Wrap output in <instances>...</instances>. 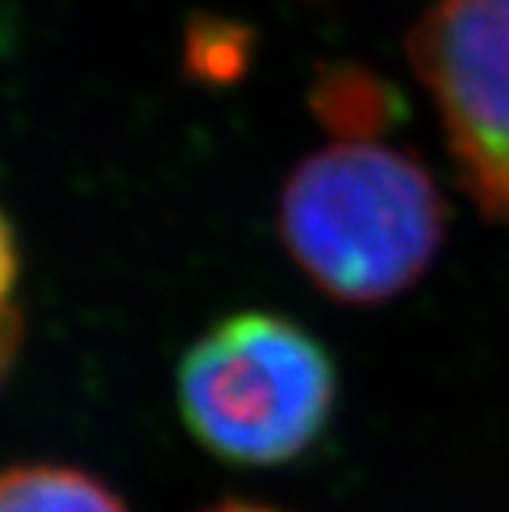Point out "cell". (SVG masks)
<instances>
[{
	"mask_svg": "<svg viewBox=\"0 0 509 512\" xmlns=\"http://www.w3.org/2000/svg\"><path fill=\"white\" fill-rule=\"evenodd\" d=\"M281 242L324 294L381 304L427 275L447 235V202L420 159L381 143H334L291 172Z\"/></svg>",
	"mask_w": 509,
	"mask_h": 512,
	"instance_id": "cell-1",
	"label": "cell"
},
{
	"mask_svg": "<svg viewBox=\"0 0 509 512\" xmlns=\"http://www.w3.org/2000/svg\"><path fill=\"white\" fill-rule=\"evenodd\" d=\"M328 351L278 314L215 324L179 367L182 420L205 450L238 466H275L308 450L334 410Z\"/></svg>",
	"mask_w": 509,
	"mask_h": 512,
	"instance_id": "cell-2",
	"label": "cell"
},
{
	"mask_svg": "<svg viewBox=\"0 0 509 512\" xmlns=\"http://www.w3.org/2000/svg\"><path fill=\"white\" fill-rule=\"evenodd\" d=\"M407 57L463 192L509 228V0H433L407 34Z\"/></svg>",
	"mask_w": 509,
	"mask_h": 512,
	"instance_id": "cell-3",
	"label": "cell"
},
{
	"mask_svg": "<svg viewBox=\"0 0 509 512\" xmlns=\"http://www.w3.org/2000/svg\"><path fill=\"white\" fill-rule=\"evenodd\" d=\"M311 106L341 143H374L377 133L400 113V100L391 86L357 67L321 73L318 86L311 90Z\"/></svg>",
	"mask_w": 509,
	"mask_h": 512,
	"instance_id": "cell-4",
	"label": "cell"
},
{
	"mask_svg": "<svg viewBox=\"0 0 509 512\" xmlns=\"http://www.w3.org/2000/svg\"><path fill=\"white\" fill-rule=\"evenodd\" d=\"M0 512H126L100 479L70 466H17L0 473Z\"/></svg>",
	"mask_w": 509,
	"mask_h": 512,
	"instance_id": "cell-5",
	"label": "cell"
},
{
	"mask_svg": "<svg viewBox=\"0 0 509 512\" xmlns=\"http://www.w3.org/2000/svg\"><path fill=\"white\" fill-rule=\"evenodd\" d=\"M14 281H17V245L4 212H0V311L10 308L7 298L14 291Z\"/></svg>",
	"mask_w": 509,
	"mask_h": 512,
	"instance_id": "cell-6",
	"label": "cell"
},
{
	"mask_svg": "<svg viewBox=\"0 0 509 512\" xmlns=\"http://www.w3.org/2000/svg\"><path fill=\"white\" fill-rule=\"evenodd\" d=\"M20 347V318L14 308L0 311V384H4L10 364H14V354Z\"/></svg>",
	"mask_w": 509,
	"mask_h": 512,
	"instance_id": "cell-7",
	"label": "cell"
},
{
	"mask_svg": "<svg viewBox=\"0 0 509 512\" xmlns=\"http://www.w3.org/2000/svg\"><path fill=\"white\" fill-rule=\"evenodd\" d=\"M209 512H278V509H268V506H255V503H222Z\"/></svg>",
	"mask_w": 509,
	"mask_h": 512,
	"instance_id": "cell-8",
	"label": "cell"
}]
</instances>
